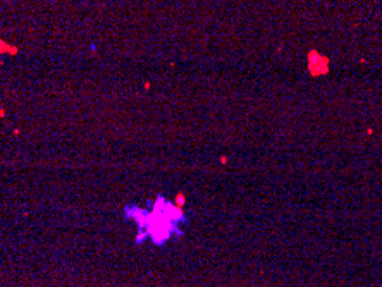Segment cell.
I'll list each match as a JSON object with an SVG mask.
<instances>
[{
  "mask_svg": "<svg viewBox=\"0 0 382 287\" xmlns=\"http://www.w3.org/2000/svg\"><path fill=\"white\" fill-rule=\"evenodd\" d=\"M126 217L134 220L140 229L138 234V242L148 236L155 244H164L174 236H179V224L186 222V217L182 215V210L179 206H174L167 203L164 198H159L152 210H143L140 206H127Z\"/></svg>",
  "mask_w": 382,
  "mask_h": 287,
  "instance_id": "cell-1",
  "label": "cell"
}]
</instances>
